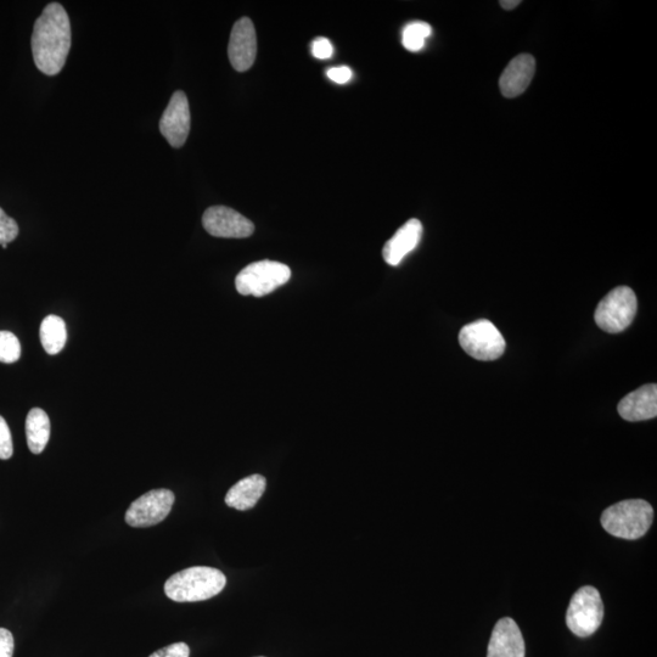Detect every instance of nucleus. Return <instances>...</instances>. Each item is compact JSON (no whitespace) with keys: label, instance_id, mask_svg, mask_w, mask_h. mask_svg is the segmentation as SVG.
<instances>
[{"label":"nucleus","instance_id":"obj_1","mask_svg":"<svg viewBox=\"0 0 657 657\" xmlns=\"http://www.w3.org/2000/svg\"><path fill=\"white\" fill-rule=\"evenodd\" d=\"M37 69L56 76L64 69L71 49V24L63 5L50 3L35 22L31 41Z\"/></svg>","mask_w":657,"mask_h":657},{"label":"nucleus","instance_id":"obj_2","mask_svg":"<svg viewBox=\"0 0 657 657\" xmlns=\"http://www.w3.org/2000/svg\"><path fill=\"white\" fill-rule=\"evenodd\" d=\"M227 577L209 566H194L177 572L165 583L168 598L177 603H195L211 599L226 587Z\"/></svg>","mask_w":657,"mask_h":657},{"label":"nucleus","instance_id":"obj_3","mask_svg":"<svg viewBox=\"0 0 657 657\" xmlns=\"http://www.w3.org/2000/svg\"><path fill=\"white\" fill-rule=\"evenodd\" d=\"M654 509L643 499H628L611 505L602 515L603 529L611 536L638 539L650 529Z\"/></svg>","mask_w":657,"mask_h":657},{"label":"nucleus","instance_id":"obj_4","mask_svg":"<svg viewBox=\"0 0 657 657\" xmlns=\"http://www.w3.org/2000/svg\"><path fill=\"white\" fill-rule=\"evenodd\" d=\"M291 269L284 263L260 261L251 263L237 275L235 288L240 295L263 297L289 282Z\"/></svg>","mask_w":657,"mask_h":657},{"label":"nucleus","instance_id":"obj_5","mask_svg":"<svg viewBox=\"0 0 657 657\" xmlns=\"http://www.w3.org/2000/svg\"><path fill=\"white\" fill-rule=\"evenodd\" d=\"M638 308L637 296L628 286H619L599 302L594 319L609 334H619L633 323Z\"/></svg>","mask_w":657,"mask_h":657},{"label":"nucleus","instance_id":"obj_6","mask_svg":"<svg viewBox=\"0 0 657 657\" xmlns=\"http://www.w3.org/2000/svg\"><path fill=\"white\" fill-rule=\"evenodd\" d=\"M604 619V604L597 588L578 589L567 609L566 623L577 637L586 638L598 631Z\"/></svg>","mask_w":657,"mask_h":657},{"label":"nucleus","instance_id":"obj_7","mask_svg":"<svg viewBox=\"0 0 657 657\" xmlns=\"http://www.w3.org/2000/svg\"><path fill=\"white\" fill-rule=\"evenodd\" d=\"M459 344L477 361H496L505 351V340L490 320L481 319L460 330Z\"/></svg>","mask_w":657,"mask_h":657},{"label":"nucleus","instance_id":"obj_8","mask_svg":"<svg viewBox=\"0 0 657 657\" xmlns=\"http://www.w3.org/2000/svg\"><path fill=\"white\" fill-rule=\"evenodd\" d=\"M174 493L166 488L143 494L131 504L126 513V522L131 527H150L160 524L171 513Z\"/></svg>","mask_w":657,"mask_h":657},{"label":"nucleus","instance_id":"obj_9","mask_svg":"<svg viewBox=\"0 0 657 657\" xmlns=\"http://www.w3.org/2000/svg\"><path fill=\"white\" fill-rule=\"evenodd\" d=\"M202 226L216 238L245 239L255 232L254 223L226 206H213L202 216Z\"/></svg>","mask_w":657,"mask_h":657},{"label":"nucleus","instance_id":"obj_10","mask_svg":"<svg viewBox=\"0 0 657 657\" xmlns=\"http://www.w3.org/2000/svg\"><path fill=\"white\" fill-rule=\"evenodd\" d=\"M189 101L184 92L178 91L172 95L167 109L160 120V132L173 148H182L187 142L190 123Z\"/></svg>","mask_w":657,"mask_h":657},{"label":"nucleus","instance_id":"obj_11","mask_svg":"<svg viewBox=\"0 0 657 657\" xmlns=\"http://www.w3.org/2000/svg\"><path fill=\"white\" fill-rule=\"evenodd\" d=\"M257 55V36L249 18L235 22L228 46L230 64L238 72L250 70Z\"/></svg>","mask_w":657,"mask_h":657},{"label":"nucleus","instance_id":"obj_12","mask_svg":"<svg viewBox=\"0 0 657 657\" xmlns=\"http://www.w3.org/2000/svg\"><path fill=\"white\" fill-rule=\"evenodd\" d=\"M536 72V60L530 54H520L505 67L499 88L505 98H516L529 88Z\"/></svg>","mask_w":657,"mask_h":657},{"label":"nucleus","instance_id":"obj_13","mask_svg":"<svg viewBox=\"0 0 657 657\" xmlns=\"http://www.w3.org/2000/svg\"><path fill=\"white\" fill-rule=\"evenodd\" d=\"M487 657H525L524 637L510 617H504L494 626Z\"/></svg>","mask_w":657,"mask_h":657},{"label":"nucleus","instance_id":"obj_14","mask_svg":"<svg viewBox=\"0 0 657 657\" xmlns=\"http://www.w3.org/2000/svg\"><path fill=\"white\" fill-rule=\"evenodd\" d=\"M421 237L423 224L419 219H409L384 246L383 256L387 265L400 266L404 258L417 249Z\"/></svg>","mask_w":657,"mask_h":657},{"label":"nucleus","instance_id":"obj_15","mask_svg":"<svg viewBox=\"0 0 657 657\" xmlns=\"http://www.w3.org/2000/svg\"><path fill=\"white\" fill-rule=\"evenodd\" d=\"M617 409L622 419L633 423L656 418L657 386L649 384L639 387L623 398Z\"/></svg>","mask_w":657,"mask_h":657},{"label":"nucleus","instance_id":"obj_16","mask_svg":"<svg viewBox=\"0 0 657 657\" xmlns=\"http://www.w3.org/2000/svg\"><path fill=\"white\" fill-rule=\"evenodd\" d=\"M267 480L262 475H251L240 480L227 493L226 504L240 511L255 507L265 493Z\"/></svg>","mask_w":657,"mask_h":657},{"label":"nucleus","instance_id":"obj_17","mask_svg":"<svg viewBox=\"0 0 657 657\" xmlns=\"http://www.w3.org/2000/svg\"><path fill=\"white\" fill-rule=\"evenodd\" d=\"M27 445L33 454H41L50 438V419L41 408H33L26 419Z\"/></svg>","mask_w":657,"mask_h":657},{"label":"nucleus","instance_id":"obj_18","mask_svg":"<svg viewBox=\"0 0 657 657\" xmlns=\"http://www.w3.org/2000/svg\"><path fill=\"white\" fill-rule=\"evenodd\" d=\"M41 342L44 350L50 356L58 355L66 345L67 331L66 323L63 318L58 316H48L44 318L41 324Z\"/></svg>","mask_w":657,"mask_h":657},{"label":"nucleus","instance_id":"obj_19","mask_svg":"<svg viewBox=\"0 0 657 657\" xmlns=\"http://www.w3.org/2000/svg\"><path fill=\"white\" fill-rule=\"evenodd\" d=\"M432 28L426 22H412L404 27L402 33L403 47L412 53H418L425 47V41L431 36Z\"/></svg>","mask_w":657,"mask_h":657},{"label":"nucleus","instance_id":"obj_20","mask_svg":"<svg viewBox=\"0 0 657 657\" xmlns=\"http://www.w3.org/2000/svg\"><path fill=\"white\" fill-rule=\"evenodd\" d=\"M21 357V345L18 338L10 331H0V362L11 364Z\"/></svg>","mask_w":657,"mask_h":657},{"label":"nucleus","instance_id":"obj_21","mask_svg":"<svg viewBox=\"0 0 657 657\" xmlns=\"http://www.w3.org/2000/svg\"><path fill=\"white\" fill-rule=\"evenodd\" d=\"M18 235V223L0 209V245L7 249L8 244L18 238Z\"/></svg>","mask_w":657,"mask_h":657},{"label":"nucleus","instance_id":"obj_22","mask_svg":"<svg viewBox=\"0 0 657 657\" xmlns=\"http://www.w3.org/2000/svg\"><path fill=\"white\" fill-rule=\"evenodd\" d=\"M14 446L13 438L7 421L0 417V459L7 460L13 457Z\"/></svg>","mask_w":657,"mask_h":657},{"label":"nucleus","instance_id":"obj_23","mask_svg":"<svg viewBox=\"0 0 657 657\" xmlns=\"http://www.w3.org/2000/svg\"><path fill=\"white\" fill-rule=\"evenodd\" d=\"M190 648L185 643H174L155 651L149 657H189Z\"/></svg>","mask_w":657,"mask_h":657},{"label":"nucleus","instance_id":"obj_24","mask_svg":"<svg viewBox=\"0 0 657 657\" xmlns=\"http://www.w3.org/2000/svg\"><path fill=\"white\" fill-rule=\"evenodd\" d=\"M334 48L331 46L329 39L320 37L312 43V54L314 58L325 60L331 58Z\"/></svg>","mask_w":657,"mask_h":657},{"label":"nucleus","instance_id":"obj_25","mask_svg":"<svg viewBox=\"0 0 657 657\" xmlns=\"http://www.w3.org/2000/svg\"><path fill=\"white\" fill-rule=\"evenodd\" d=\"M14 649L13 634L5 628H0V657H13Z\"/></svg>","mask_w":657,"mask_h":657},{"label":"nucleus","instance_id":"obj_26","mask_svg":"<svg viewBox=\"0 0 657 657\" xmlns=\"http://www.w3.org/2000/svg\"><path fill=\"white\" fill-rule=\"evenodd\" d=\"M328 77L335 83L345 84L351 80L352 70L347 66L333 67L328 71Z\"/></svg>","mask_w":657,"mask_h":657},{"label":"nucleus","instance_id":"obj_27","mask_svg":"<svg viewBox=\"0 0 657 657\" xmlns=\"http://www.w3.org/2000/svg\"><path fill=\"white\" fill-rule=\"evenodd\" d=\"M499 4H501V7L505 10H513L518 8L521 2L520 0H502Z\"/></svg>","mask_w":657,"mask_h":657},{"label":"nucleus","instance_id":"obj_28","mask_svg":"<svg viewBox=\"0 0 657 657\" xmlns=\"http://www.w3.org/2000/svg\"><path fill=\"white\" fill-rule=\"evenodd\" d=\"M260 657H263V656H260Z\"/></svg>","mask_w":657,"mask_h":657}]
</instances>
